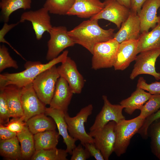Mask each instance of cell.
Segmentation results:
<instances>
[{
  "instance_id": "6da1fadb",
  "label": "cell",
  "mask_w": 160,
  "mask_h": 160,
  "mask_svg": "<svg viewBox=\"0 0 160 160\" xmlns=\"http://www.w3.org/2000/svg\"><path fill=\"white\" fill-rule=\"evenodd\" d=\"M97 20L84 21L68 33L75 44L80 45L92 55L95 45L99 42H105L113 39L114 29H103Z\"/></svg>"
},
{
  "instance_id": "7a4b0ae2",
  "label": "cell",
  "mask_w": 160,
  "mask_h": 160,
  "mask_svg": "<svg viewBox=\"0 0 160 160\" xmlns=\"http://www.w3.org/2000/svg\"><path fill=\"white\" fill-rule=\"evenodd\" d=\"M68 51L65 50L57 57L45 64L38 61H28L25 64V69L21 72L0 74V89L9 85H13L22 88L32 83L35 79L41 73L65 61L68 56Z\"/></svg>"
},
{
  "instance_id": "3957f363",
  "label": "cell",
  "mask_w": 160,
  "mask_h": 160,
  "mask_svg": "<svg viewBox=\"0 0 160 160\" xmlns=\"http://www.w3.org/2000/svg\"><path fill=\"white\" fill-rule=\"evenodd\" d=\"M145 120L138 116L130 120L124 119L116 123V140L113 152L117 156L126 153L131 138L137 133Z\"/></svg>"
},
{
  "instance_id": "277c9868",
  "label": "cell",
  "mask_w": 160,
  "mask_h": 160,
  "mask_svg": "<svg viewBox=\"0 0 160 160\" xmlns=\"http://www.w3.org/2000/svg\"><path fill=\"white\" fill-rule=\"evenodd\" d=\"M93 106L89 104L82 108L74 116L70 117L68 113L65 118L70 135L76 141L79 140L83 145L87 143H94L93 138L86 131L84 124L89 116L92 114Z\"/></svg>"
},
{
  "instance_id": "5b68a950",
  "label": "cell",
  "mask_w": 160,
  "mask_h": 160,
  "mask_svg": "<svg viewBox=\"0 0 160 160\" xmlns=\"http://www.w3.org/2000/svg\"><path fill=\"white\" fill-rule=\"evenodd\" d=\"M60 77L57 67L54 65L39 74L32 83L40 100L45 105H49L57 79Z\"/></svg>"
},
{
  "instance_id": "8992f818",
  "label": "cell",
  "mask_w": 160,
  "mask_h": 160,
  "mask_svg": "<svg viewBox=\"0 0 160 160\" xmlns=\"http://www.w3.org/2000/svg\"><path fill=\"white\" fill-rule=\"evenodd\" d=\"M119 44L114 39L96 44L93 48L92 68L96 70L113 67Z\"/></svg>"
},
{
  "instance_id": "52a82bcc",
  "label": "cell",
  "mask_w": 160,
  "mask_h": 160,
  "mask_svg": "<svg viewBox=\"0 0 160 160\" xmlns=\"http://www.w3.org/2000/svg\"><path fill=\"white\" fill-rule=\"evenodd\" d=\"M116 123L114 121H110L101 128L88 133L93 138L95 144L101 151L105 160H108L114 151Z\"/></svg>"
},
{
  "instance_id": "ba28073f",
  "label": "cell",
  "mask_w": 160,
  "mask_h": 160,
  "mask_svg": "<svg viewBox=\"0 0 160 160\" xmlns=\"http://www.w3.org/2000/svg\"><path fill=\"white\" fill-rule=\"evenodd\" d=\"M160 55V49H153L140 53L135 59V63L130 75L133 80L141 74H147L153 76L157 80L160 79V73L155 70V64Z\"/></svg>"
},
{
  "instance_id": "9c48e42d",
  "label": "cell",
  "mask_w": 160,
  "mask_h": 160,
  "mask_svg": "<svg viewBox=\"0 0 160 160\" xmlns=\"http://www.w3.org/2000/svg\"><path fill=\"white\" fill-rule=\"evenodd\" d=\"M66 27H52L49 33L50 38L47 42L46 59L49 61L57 57L66 48L75 44L68 33Z\"/></svg>"
},
{
  "instance_id": "30bf717a",
  "label": "cell",
  "mask_w": 160,
  "mask_h": 160,
  "mask_svg": "<svg viewBox=\"0 0 160 160\" xmlns=\"http://www.w3.org/2000/svg\"><path fill=\"white\" fill-rule=\"evenodd\" d=\"M103 3V8L90 19H104L114 23L120 29L122 24L128 17L131 12L130 9L117 0H105Z\"/></svg>"
},
{
  "instance_id": "8fae6325",
  "label": "cell",
  "mask_w": 160,
  "mask_h": 160,
  "mask_svg": "<svg viewBox=\"0 0 160 160\" xmlns=\"http://www.w3.org/2000/svg\"><path fill=\"white\" fill-rule=\"evenodd\" d=\"M48 10L43 7L35 11L30 10L21 15L20 23L31 22L37 40H40L45 32L49 33L52 28Z\"/></svg>"
},
{
  "instance_id": "7c38bea8",
  "label": "cell",
  "mask_w": 160,
  "mask_h": 160,
  "mask_svg": "<svg viewBox=\"0 0 160 160\" xmlns=\"http://www.w3.org/2000/svg\"><path fill=\"white\" fill-rule=\"evenodd\" d=\"M102 99L103 105L90 128V131L101 128L110 121H114L117 123L125 119L122 114L124 108L120 104H112L105 95H103Z\"/></svg>"
},
{
  "instance_id": "4fadbf2b",
  "label": "cell",
  "mask_w": 160,
  "mask_h": 160,
  "mask_svg": "<svg viewBox=\"0 0 160 160\" xmlns=\"http://www.w3.org/2000/svg\"><path fill=\"white\" fill-rule=\"evenodd\" d=\"M21 99L25 121L35 115L45 113V105L38 97L32 83L23 87Z\"/></svg>"
},
{
  "instance_id": "5bb4252c",
  "label": "cell",
  "mask_w": 160,
  "mask_h": 160,
  "mask_svg": "<svg viewBox=\"0 0 160 160\" xmlns=\"http://www.w3.org/2000/svg\"><path fill=\"white\" fill-rule=\"evenodd\" d=\"M57 67L60 77L66 81L74 94H80L84 86V80L79 71L76 63L68 56Z\"/></svg>"
},
{
  "instance_id": "9a60e30c",
  "label": "cell",
  "mask_w": 160,
  "mask_h": 160,
  "mask_svg": "<svg viewBox=\"0 0 160 160\" xmlns=\"http://www.w3.org/2000/svg\"><path fill=\"white\" fill-rule=\"evenodd\" d=\"M138 40H129L119 44L113 67L115 70L123 71L135 60L137 57Z\"/></svg>"
},
{
  "instance_id": "2e32d148",
  "label": "cell",
  "mask_w": 160,
  "mask_h": 160,
  "mask_svg": "<svg viewBox=\"0 0 160 160\" xmlns=\"http://www.w3.org/2000/svg\"><path fill=\"white\" fill-rule=\"evenodd\" d=\"M160 7V0H147L137 13L140 21V33L147 32L155 28L160 22L157 11Z\"/></svg>"
},
{
  "instance_id": "e0dca14e",
  "label": "cell",
  "mask_w": 160,
  "mask_h": 160,
  "mask_svg": "<svg viewBox=\"0 0 160 160\" xmlns=\"http://www.w3.org/2000/svg\"><path fill=\"white\" fill-rule=\"evenodd\" d=\"M73 94L66 81L60 77L57 81L49 107L61 111L65 113H67Z\"/></svg>"
},
{
  "instance_id": "ac0fdd59",
  "label": "cell",
  "mask_w": 160,
  "mask_h": 160,
  "mask_svg": "<svg viewBox=\"0 0 160 160\" xmlns=\"http://www.w3.org/2000/svg\"><path fill=\"white\" fill-rule=\"evenodd\" d=\"M140 29L138 15L131 12L127 19L122 24L119 31L114 33L113 39L119 44L128 40H138L140 35Z\"/></svg>"
},
{
  "instance_id": "d6986e66",
  "label": "cell",
  "mask_w": 160,
  "mask_h": 160,
  "mask_svg": "<svg viewBox=\"0 0 160 160\" xmlns=\"http://www.w3.org/2000/svg\"><path fill=\"white\" fill-rule=\"evenodd\" d=\"M45 114L51 117L55 122L58 133L63 139V142L66 146L67 152L71 155L73 150L76 146V140L72 137L68 132L67 125L65 118V113L58 109L49 107L46 108Z\"/></svg>"
},
{
  "instance_id": "ffe728a7",
  "label": "cell",
  "mask_w": 160,
  "mask_h": 160,
  "mask_svg": "<svg viewBox=\"0 0 160 160\" xmlns=\"http://www.w3.org/2000/svg\"><path fill=\"white\" fill-rule=\"evenodd\" d=\"M104 3L99 0H75L66 15L81 18L91 17L103 8Z\"/></svg>"
},
{
  "instance_id": "44dd1931",
  "label": "cell",
  "mask_w": 160,
  "mask_h": 160,
  "mask_svg": "<svg viewBox=\"0 0 160 160\" xmlns=\"http://www.w3.org/2000/svg\"><path fill=\"white\" fill-rule=\"evenodd\" d=\"M22 88L9 85L0 89L4 93L11 117L16 118L23 116L21 99Z\"/></svg>"
},
{
  "instance_id": "7402d4cb",
  "label": "cell",
  "mask_w": 160,
  "mask_h": 160,
  "mask_svg": "<svg viewBox=\"0 0 160 160\" xmlns=\"http://www.w3.org/2000/svg\"><path fill=\"white\" fill-rule=\"evenodd\" d=\"M151 95L142 89L137 87L129 97L121 100L120 104L124 107L126 113L132 115L136 110L140 109Z\"/></svg>"
},
{
  "instance_id": "603a6c76",
  "label": "cell",
  "mask_w": 160,
  "mask_h": 160,
  "mask_svg": "<svg viewBox=\"0 0 160 160\" xmlns=\"http://www.w3.org/2000/svg\"><path fill=\"white\" fill-rule=\"evenodd\" d=\"M156 49H160V22L150 31L141 33L138 39V54Z\"/></svg>"
},
{
  "instance_id": "cb8c5ba5",
  "label": "cell",
  "mask_w": 160,
  "mask_h": 160,
  "mask_svg": "<svg viewBox=\"0 0 160 160\" xmlns=\"http://www.w3.org/2000/svg\"><path fill=\"white\" fill-rule=\"evenodd\" d=\"M44 114L35 115L26 122L28 129L33 135L47 130H55L57 127L53 119Z\"/></svg>"
},
{
  "instance_id": "d4e9b609",
  "label": "cell",
  "mask_w": 160,
  "mask_h": 160,
  "mask_svg": "<svg viewBox=\"0 0 160 160\" xmlns=\"http://www.w3.org/2000/svg\"><path fill=\"white\" fill-rule=\"evenodd\" d=\"M59 135L55 129L47 130L34 135L36 151L56 148Z\"/></svg>"
},
{
  "instance_id": "484cf974",
  "label": "cell",
  "mask_w": 160,
  "mask_h": 160,
  "mask_svg": "<svg viewBox=\"0 0 160 160\" xmlns=\"http://www.w3.org/2000/svg\"><path fill=\"white\" fill-rule=\"evenodd\" d=\"M17 137L20 144L22 159H30L36 151L34 135L26 125L21 132L17 133Z\"/></svg>"
},
{
  "instance_id": "4316f807",
  "label": "cell",
  "mask_w": 160,
  "mask_h": 160,
  "mask_svg": "<svg viewBox=\"0 0 160 160\" xmlns=\"http://www.w3.org/2000/svg\"><path fill=\"white\" fill-rule=\"evenodd\" d=\"M19 142L17 136L9 139L0 140L1 156L8 159H22Z\"/></svg>"
},
{
  "instance_id": "83f0119b",
  "label": "cell",
  "mask_w": 160,
  "mask_h": 160,
  "mask_svg": "<svg viewBox=\"0 0 160 160\" xmlns=\"http://www.w3.org/2000/svg\"><path fill=\"white\" fill-rule=\"evenodd\" d=\"M31 3V0H1L0 7L2 20L7 23L12 13L19 9H30Z\"/></svg>"
},
{
  "instance_id": "f1b7e54d",
  "label": "cell",
  "mask_w": 160,
  "mask_h": 160,
  "mask_svg": "<svg viewBox=\"0 0 160 160\" xmlns=\"http://www.w3.org/2000/svg\"><path fill=\"white\" fill-rule=\"evenodd\" d=\"M68 153L66 150L56 148L36 151L30 159L32 160H67Z\"/></svg>"
},
{
  "instance_id": "f546056e",
  "label": "cell",
  "mask_w": 160,
  "mask_h": 160,
  "mask_svg": "<svg viewBox=\"0 0 160 160\" xmlns=\"http://www.w3.org/2000/svg\"><path fill=\"white\" fill-rule=\"evenodd\" d=\"M75 0H46L43 7L49 13L60 15L67 13L73 5Z\"/></svg>"
},
{
  "instance_id": "4dcf8cb0",
  "label": "cell",
  "mask_w": 160,
  "mask_h": 160,
  "mask_svg": "<svg viewBox=\"0 0 160 160\" xmlns=\"http://www.w3.org/2000/svg\"><path fill=\"white\" fill-rule=\"evenodd\" d=\"M151 137L152 152L160 160V119L153 122L148 129Z\"/></svg>"
},
{
  "instance_id": "1f68e13d",
  "label": "cell",
  "mask_w": 160,
  "mask_h": 160,
  "mask_svg": "<svg viewBox=\"0 0 160 160\" xmlns=\"http://www.w3.org/2000/svg\"><path fill=\"white\" fill-rule=\"evenodd\" d=\"M160 108V94L151 95L149 99L145 103L140 110L139 116L145 119L156 112Z\"/></svg>"
},
{
  "instance_id": "d6a6232c",
  "label": "cell",
  "mask_w": 160,
  "mask_h": 160,
  "mask_svg": "<svg viewBox=\"0 0 160 160\" xmlns=\"http://www.w3.org/2000/svg\"><path fill=\"white\" fill-rule=\"evenodd\" d=\"M9 68L17 69L18 66L10 56L8 48L3 44L0 47V72Z\"/></svg>"
},
{
  "instance_id": "836d02e7",
  "label": "cell",
  "mask_w": 160,
  "mask_h": 160,
  "mask_svg": "<svg viewBox=\"0 0 160 160\" xmlns=\"http://www.w3.org/2000/svg\"><path fill=\"white\" fill-rule=\"evenodd\" d=\"M10 117L4 93L3 90L0 89V124L5 125L9 121Z\"/></svg>"
},
{
  "instance_id": "e575fe53",
  "label": "cell",
  "mask_w": 160,
  "mask_h": 160,
  "mask_svg": "<svg viewBox=\"0 0 160 160\" xmlns=\"http://www.w3.org/2000/svg\"><path fill=\"white\" fill-rule=\"evenodd\" d=\"M137 87L147 91L152 95L160 94V82L148 84L143 77H140L138 80Z\"/></svg>"
},
{
  "instance_id": "d590c367",
  "label": "cell",
  "mask_w": 160,
  "mask_h": 160,
  "mask_svg": "<svg viewBox=\"0 0 160 160\" xmlns=\"http://www.w3.org/2000/svg\"><path fill=\"white\" fill-rule=\"evenodd\" d=\"M160 119V109L155 113L146 118L137 133L144 139L148 136V129L150 125L155 121Z\"/></svg>"
},
{
  "instance_id": "8d00e7d4",
  "label": "cell",
  "mask_w": 160,
  "mask_h": 160,
  "mask_svg": "<svg viewBox=\"0 0 160 160\" xmlns=\"http://www.w3.org/2000/svg\"><path fill=\"white\" fill-rule=\"evenodd\" d=\"M26 125L23 116L20 118H13L5 125L11 131L17 133L21 132Z\"/></svg>"
},
{
  "instance_id": "74e56055",
  "label": "cell",
  "mask_w": 160,
  "mask_h": 160,
  "mask_svg": "<svg viewBox=\"0 0 160 160\" xmlns=\"http://www.w3.org/2000/svg\"><path fill=\"white\" fill-rule=\"evenodd\" d=\"M81 143L73 150L71 160H86L90 156L88 151Z\"/></svg>"
},
{
  "instance_id": "f35d334b",
  "label": "cell",
  "mask_w": 160,
  "mask_h": 160,
  "mask_svg": "<svg viewBox=\"0 0 160 160\" xmlns=\"http://www.w3.org/2000/svg\"><path fill=\"white\" fill-rule=\"evenodd\" d=\"M82 145L88 151L90 156L93 157L96 160H105L101 151L94 143H87Z\"/></svg>"
},
{
  "instance_id": "ab89813d",
  "label": "cell",
  "mask_w": 160,
  "mask_h": 160,
  "mask_svg": "<svg viewBox=\"0 0 160 160\" xmlns=\"http://www.w3.org/2000/svg\"><path fill=\"white\" fill-rule=\"evenodd\" d=\"M17 133L13 132L5 125L0 124V140H5L11 139L17 136Z\"/></svg>"
},
{
  "instance_id": "60d3db41",
  "label": "cell",
  "mask_w": 160,
  "mask_h": 160,
  "mask_svg": "<svg viewBox=\"0 0 160 160\" xmlns=\"http://www.w3.org/2000/svg\"><path fill=\"white\" fill-rule=\"evenodd\" d=\"M147 0H130V10L131 12L137 14Z\"/></svg>"
},
{
  "instance_id": "b9f144b4",
  "label": "cell",
  "mask_w": 160,
  "mask_h": 160,
  "mask_svg": "<svg viewBox=\"0 0 160 160\" xmlns=\"http://www.w3.org/2000/svg\"><path fill=\"white\" fill-rule=\"evenodd\" d=\"M121 4L124 5L127 8L130 9V0H117Z\"/></svg>"
},
{
  "instance_id": "7bdbcfd3",
  "label": "cell",
  "mask_w": 160,
  "mask_h": 160,
  "mask_svg": "<svg viewBox=\"0 0 160 160\" xmlns=\"http://www.w3.org/2000/svg\"><path fill=\"white\" fill-rule=\"evenodd\" d=\"M159 16L160 19V14Z\"/></svg>"
},
{
  "instance_id": "ee69618b",
  "label": "cell",
  "mask_w": 160,
  "mask_h": 160,
  "mask_svg": "<svg viewBox=\"0 0 160 160\" xmlns=\"http://www.w3.org/2000/svg\"></svg>"
}]
</instances>
